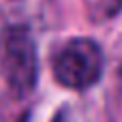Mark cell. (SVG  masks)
I'll use <instances>...</instances> for the list:
<instances>
[{
    "label": "cell",
    "instance_id": "6da1fadb",
    "mask_svg": "<svg viewBox=\"0 0 122 122\" xmlns=\"http://www.w3.org/2000/svg\"><path fill=\"white\" fill-rule=\"evenodd\" d=\"M0 77L17 99L28 97L39 79V49L32 32L21 24L0 30Z\"/></svg>",
    "mask_w": 122,
    "mask_h": 122
},
{
    "label": "cell",
    "instance_id": "7a4b0ae2",
    "mask_svg": "<svg viewBox=\"0 0 122 122\" xmlns=\"http://www.w3.org/2000/svg\"><path fill=\"white\" fill-rule=\"evenodd\" d=\"M105 69L101 45L90 36H73L51 54V75L69 90L92 88Z\"/></svg>",
    "mask_w": 122,
    "mask_h": 122
},
{
    "label": "cell",
    "instance_id": "3957f363",
    "mask_svg": "<svg viewBox=\"0 0 122 122\" xmlns=\"http://www.w3.org/2000/svg\"><path fill=\"white\" fill-rule=\"evenodd\" d=\"M88 13L94 19H109L118 15L122 9V0H86Z\"/></svg>",
    "mask_w": 122,
    "mask_h": 122
},
{
    "label": "cell",
    "instance_id": "277c9868",
    "mask_svg": "<svg viewBox=\"0 0 122 122\" xmlns=\"http://www.w3.org/2000/svg\"><path fill=\"white\" fill-rule=\"evenodd\" d=\"M51 122H75V116H73V112L69 107H62V109L56 112V116L51 118Z\"/></svg>",
    "mask_w": 122,
    "mask_h": 122
}]
</instances>
